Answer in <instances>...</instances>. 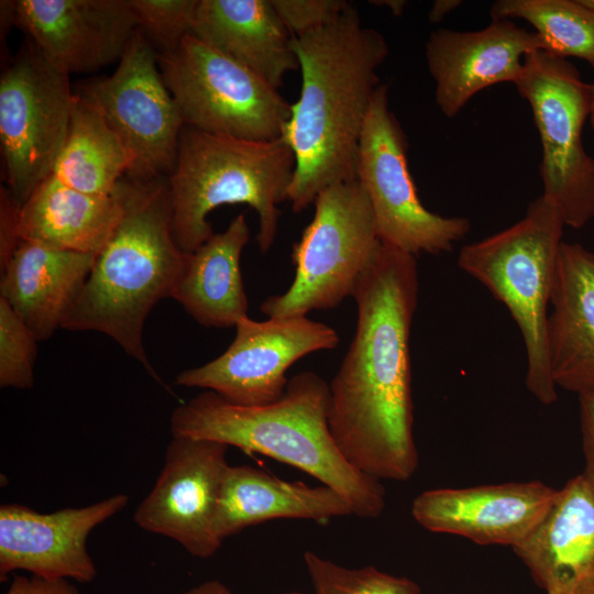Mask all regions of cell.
Returning a JSON list of instances; mask_svg holds the SVG:
<instances>
[{
	"label": "cell",
	"mask_w": 594,
	"mask_h": 594,
	"mask_svg": "<svg viewBox=\"0 0 594 594\" xmlns=\"http://www.w3.org/2000/svg\"><path fill=\"white\" fill-rule=\"evenodd\" d=\"M406 135L381 84L362 132L356 180L366 193L382 243L417 256L450 252L470 231L464 217H444L421 202L407 162Z\"/></svg>",
	"instance_id": "11"
},
{
	"label": "cell",
	"mask_w": 594,
	"mask_h": 594,
	"mask_svg": "<svg viewBox=\"0 0 594 594\" xmlns=\"http://www.w3.org/2000/svg\"><path fill=\"white\" fill-rule=\"evenodd\" d=\"M541 50L546 45L535 31L510 20H493L477 31L436 30L425 55L438 108L451 119L481 90L515 84L526 56Z\"/></svg>",
	"instance_id": "18"
},
{
	"label": "cell",
	"mask_w": 594,
	"mask_h": 594,
	"mask_svg": "<svg viewBox=\"0 0 594 594\" xmlns=\"http://www.w3.org/2000/svg\"><path fill=\"white\" fill-rule=\"evenodd\" d=\"M4 594H80L67 579H45L36 575L13 578Z\"/></svg>",
	"instance_id": "33"
},
{
	"label": "cell",
	"mask_w": 594,
	"mask_h": 594,
	"mask_svg": "<svg viewBox=\"0 0 594 594\" xmlns=\"http://www.w3.org/2000/svg\"><path fill=\"white\" fill-rule=\"evenodd\" d=\"M132 169V158L98 109L75 95L68 133L51 175L76 190L112 195Z\"/></svg>",
	"instance_id": "26"
},
{
	"label": "cell",
	"mask_w": 594,
	"mask_h": 594,
	"mask_svg": "<svg viewBox=\"0 0 594 594\" xmlns=\"http://www.w3.org/2000/svg\"><path fill=\"white\" fill-rule=\"evenodd\" d=\"M591 125L594 130V82L591 84V112L588 118Z\"/></svg>",
	"instance_id": "38"
},
{
	"label": "cell",
	"mask_w": 594,
	"mask_h": 594,
	"mask_svg": "<svg viewBox=\"0 0 594 594\" xmlns=\"http://www.w3.org/2000/svg\"><path fill=\"white\" fill-rule=\"evenodd\" d=\"M96 256L21 239L0 265V297L37 341L47 340L63 327Z\"/></svg>",
	"instance_id": "20"
},
{
	"label": "cell",
	"mask_w": 594,
	"mask_h": 594,
	"mask_svg": "<svg viewBox=\"0 0 594 594\" xmlns=\"http://www.w3.org/2000/svg\"><path fill=\"white\" fill-rule=\"evenodd\" d=\"M490 13L492 20L528 22L546 52L583 59L594 68V11L580 0H498Z\"/></svg>",
	"instance_id": "27"
},
{
	"label": "cell",
	"mask_w": 594,
	"mask_h": 594,
	"mask_svg": "<svg viewBox=\"0 0 594 594\" xmlns=\"http://www.w3.org/2000/svg\"><path fill=\"white\" fill-rule=\"evenodd\" d=\"M75 94L69 74L28 41L0 77V141L4 176L22 206L52 173L66 140Z\"/></svg>",
	"instance_id": "10"
},
{
	"label": "cell",
	"mask_w": 594,
	"mask_h": 594,
	"mask_svg": "<svg viewBox=\"0 0 594 594\" xmlns=\"http://www.w3.org/2000/svg\"><path fill=\"white\" fill-rule=\"evenodd\" d=\"M20 205L8 188L0 190V265L12 254L21 238L19 234Z\"/></svg>",
	"instance_id": "32"
},
{
	"label": "cell",
	"mask_w": 594,
	"mask_h": 594,
	"mask_svg": "<svg viewBox=\"0 0 594 594\" xmlns=\"http://www.w3.org/2000/svg\"><path fill=\"white\" fill-rule=\"evenodd\" d=\"M370 2L374 6L387 8L394 15L403 14L406 7V1L404 0H375Z\"/></svg>",
	"instance_id": "37"
},
{
	"label": "cell",
	"mask_w": 594,
	"mask_h": 594,
	"mask_svg": "<svg viewBox=\"0 0 594 594\" xmlns=\"http://www.w3.org/2000/svg\"><path fill=\"white\" fill-rule=\"evenodd\" d=\"M284 594H304V593H299V592H288V593H284Z\"/></svg>",
	"instance_id": "41"
},
{
	"label": "cell",
	"mask_w": 594,
	"mask_h": 594,
	"mask_svg": "<svg viewBox=\"0 0 594 594\" xmlns=\"http://www.w3.org/2000/svg\"><path fill=\"white\" fill-rule=\"evenodd\" d=\"M184 594H232L230 588L218 580H209L188 590Z\"/></svg>",
	"instance_id": "36"
},
{
	"label": "cell",
	"mask_w": 594,
	"mask_h": 594,
	"mask_svg": "<svg viewBox=\"0 0 594 594\" xmlns=\"http://www.w3.org/2000/svg\"><path fill=\"white\" fill-rule=\"evenodd\" d=\"M548 316L550 370L557 387L594 393V253L561 245Z\"/></svg>",
	"instance_id": "21"
},
{
	"label": "cell",
	"mask_w": 594,
	"mask_h": 594,
	"mask_svg": "<svg viewBox=\"0 0 594 594\" xmlns=\"http://www.w3.org/2000/svg\"><path fill=\"white\" fill-rule=\"evenodd\" d=\"M418 290L416 256L383 243L355 285V332L329 384L338 449L380 481L405 482L419 464L409 346Z\"/></svg>",
	"instance_id": "1"
},
{
	"label": "cell",
	"mask_w": 594,
	"mask_h": 594,
	"mask_svg": "<svg viewBox=\"0 0 594 594\" xmlns=\"http://www.w3.org/2000/svg\"><path fill=\"white\" fill-rule=\"evenodd\" d=\"M513 550L547 594L594 591V486L583 473Z\"/></svg>",
	"instance_id": "19"
},
{
	"label": "cell",
	"mask_w": 594,
	"mask_h": 594,
	"mask_svg": "<svg viewBox=\"0 0 594 594\" xmlns=\"http://www.w3.org/2000/svg\"><path fill=\"white\" fill-rule=\"evenodd\" d=\"M560 594H594V591L569 592V593H560Z\"/></svg>",
	"instance_id": "40"
},
{
	"label": "cell",
	"mask_w": 594,
	"mask_h": 594,
	"mask_svg": "<svg viewBox=\"0 0 594 594\" xmlns=\"http://www.w3.org/2000/svg\"><path fill=\"white\" fill-rule=\"evenodd\" d=\"M190 34L276 89L299 69L294 36L271 0H197Z\"/></svg>",
	"instance_id": "22"
},
{
	"label": "cell",
	"mask_w": 594,
	"mask_h": 594,
	"mask_svg": "<svg viewBox=\"0 0 594 594\" xmlns=\"http://www.w3.org/2000/svg\"><path fill=\"white\" fill-rule=\"evenodd\" d=\"M129 503L122 493L82 507L43 514L20 504L0 506V580L15 571L89 583L97 568L87 549L90 532Z\"/></svg>",
	"instance_id": "16"
},
{
	"label": "cell",
	"mask_w": 594,
	"mask_h": 594,
	"mask_svg": "<svg viewBox=\"0 0 594 594\" xmlns=\"http://www.w3.org/2000/svg\"><path fill=\"white\" fill-rule=\"evenodd\" d=\"M102 114L132 158L128 177L164 178L172 172L185 127L164 84L157 52L138 29L114 72L80 92Z\"/></svg>",
	"instance_id": "12"
},
{
	"label": "cell",
	"mask_w": 594,
	"mask_h": 594,
	"mask_svg": "<svg viewBox=\"0 0 594 594\" xmlns=\"http://www.w3.org/2000/svg\"><path fill=\"white\" fill-rule=\"evenodd\" d=\"M582 4L594 11V0H580Z\"/></svg>",
	"instance_id": "39"
},
{
	"label": "cell",
	"mask_w": 594,
	"mask_h": 594,
	"mask_svg": "<svg viewBox=\"0 0 594 594\" xmlns=\"http://www.w3.org/2000/svg\"><path fill=\"white\" fill-rule=\"evenodd\" d=\"M295 156L283 140L249 141L184 127L175 165L166 177L172 228L177 245L191 253L212 234L209 213L223 205L245 204L258 217L257 245L275 242L278 205L287 200Z\"/></svg>",
	"instance_id": "5"
},
{
	"label": "cell",
	"mask_w": 594,
	"mask_h": 594,
	"mask_svg": "<svg viewBox=\"0 0 594 594\" xmlns=\"http://www.w3.org/2000/svg\"><path fill=\"white\" fill-rule=\"evenodd\" d=\"M565 223L544 196L534 199L509 228L464 245L459 267L503 302L518 326L527 358L526 387L544 405L553 404L548 351V305Z\"/></svg>",
	"instance_id": "6"
},
{
	"label": "cell",
	"mask_w": 594,
	"mask_h": 594,
	"mask_svg": "<svg viewBox=\"0 0 594 594\" xmlns=\"http://www.w3.org/2000/svg\"><path fill=\"white\" fill-rule=\"evenodd\" d=\"M122 212L118 187L110 196L91 195L50 175L20 206L19 234L24 240L97 255Z\"/></svg>",
	"instance_id": "24"
},
{
	"label": "cell",
	"mask_w": 594,
	"mask_h": 594,
	"mask_svg": "<svg viewBox=\"0 0 594 594\" xmlns=\"http://www.w3.org/2000/svg\"><path fill=\"white\" fill-rule=\"evenodd\" d=\"M293 45L301 88L282 139L296 162L287 200L300 212L323 189L356 180L360 141L388 45L351 3L333 22L295 36Z\"/></svg>",
	"instance_id": "2"
},
{
	"label": "cell",
	"mask_w": 594,
	"mask_h": 594,
	"mask_svg": "<svg viewBox=\"0 0 594 594\" xmlns=\"http://www.w3.org/2000/svg\"><path fill=\"white\" fill-rule=\"evenodd\" d=\"M249 238L245 216L240 213L223 232L189 253L172 298L198 323L229 328L248 316L240 258Z\"/></svg>",
	"instance_id": "25"
},
{
	"label": "cell",
	"mask_w": 594,
	"mask_h": 594,
	"mask_svg": "<svg viewBox=\"0 0 594 594\" xmlns=\"http://www.w3.org/2000/svg\"><path fill=\"white\" fill-rule=\"evenodd\" d=\"M518 94L528 101L539 133L543 193L565 227L580 229L594 218V157L582 131L591 112V84L565 58L546 51L526 56Z\"/></svg>",
	"instance_id": "9"
},
{
	"label": "cell",
	"mask_w": 594,
	"mask_h": 594,
	"mask_svg": "<svg viewBox=\"0 0 594 594\" xmlns=\"http://www.w3.org/2000/svg\"><path fill=\"white\" fill-rule=\"evenodd\" d=\"M314 206V218L293 248V283L260 306L268 318L305 317L337 307L352 296L383 245L370 199L358 180L323 189Z\"/></svg>",
	"instance_id": "7"
},
{
	"label": "cell",
	"mask_w": 594,
	"mask_h": 594,
	"mask_svg": "<svg viewBox=\"0 0 594 594\" xmlns=\"http://www.w3.org/2000/svg\"><path fill=\"white\" fill-rule=\"evenodd\" d=\"M329 384L311 371L294 375L283 396L239 406L206 391L174 409L172 437L212 440L297 468L341 494L352 515L374 519L386 505L381 481L352 466L329 429Z\"/></svg>",
	"instance_id": "3"
},
{
	"label": "cell",
	"mask_w": 594,
	"mask_h": 594,
	"mask_svg": "<svg viewBox=\"0 0 594 594\" xmlns=\"http://www.w3.org/2000/svg\"><path fill=\"white\" fill-rule=\"evenodd\" d=\"M557 493L540 481L435 488L416 496L411 515L429 531L514 549L542 520Z\"/></svg>",
	"instance_id": "17"
},
{
	"label": "cell",
	"mask_w": 594,
	"mask_h": 594,
	"mask_svg": "<svg viewBox=\"0 0 594 594\" xmlns=\"http://www.w3.org/2000/svg\"><path fill=\"white\" fill-rule=\"evenodd\" d=\"M221 442L172 437L162 471L133 514L143 530L167 537L197 558L213 556L222 544L216 515L229 468Z\"/></svg>",
	"instance_id": "14"
},
{
	"label": "cell",
	"mask_w": 594,
	"mask_h": 594,
	"mask_svg": "<svg viewBox=\"0 0 594 594\" xmlns=\"http://www.w3.org/2000/svg\"><path fill=\"white\" fill-rule=\"evenodd\" d=\"M290 34L299 36L333 22L346 9L345 0H271Z\"/></svg>",
	"instance_id": "31"
},
{
	"label": "cell",
	"mask_w": 594,
	"mask_h": 594,
	"mask_svg": "<svg viewBox=\"0 0 594 594\" xmlns=\"http://www.w3.org/2000/svg\"><path fill=\"white\" fill-rule=\"evenodd\" d=\"M337 331L305 317L242 318L227 350L210 362L185 370L176 384L218 394L239 406H264L278 400L289 380L287 370L301 358L333 350Z\"/></svg>",
	"instance_id": "13"
},
{
	"label": "cell",
	"mask_w": 594,
	"mask_h": 594,
	"mask_svg": "<svg viewBox=\"0 0 594 594\" xmlns=\"http://www.w3.org/2000/svg\"><path fill=\"white\" fill-rule=\"evenodd\" d=\"M0 7L1 26L21 29L67 74L119 63L138 31L129 0H15Z\"/></svg>",
	"instance_id": "15"
},
{
	"label": "cell",
	"mask_w": 594,
	"mask_h": 594,
	"mask_svg": "<svg viewBox=\"0 0 594 594\" xmlns=\"http://www.w3.org/2000/svg\"><path fill=\"white\" fill-rule=\"evenodd\" d=\"M138 29L158 47L174 48L190 34L197 0H129Z\"/></svg>",
	"instance_id": "30"
},
{
	"label": "cell",
	"mask_w": 594,
	"mask_h": 594,
	"mask_svg": "<svg viewBox=\"0 0 594 594\" xmlns=\"http://www.w3.org/2000/svg\"><path fill=\"white\" fill-rule=\"evenodd\" d=\"M157 61L185 127L249 141L282 139L292 105L248 67L191 34Z\"/></svg>",
	"instance_id": "8"
},
{
	"label": "cell",
	"mask_w": 594,
	"mask_h": 594,
	"mask_svg": "<svg viewBox=\"0 0 594 594\" xmlns=\"http://www.w3.org/2000/svg\"><path fill=\"white\" fill-rule=\"evenodd\" d=\"M580 427L585 460L582 472L594 486V393L579 396Z\"/></svg>",
	"instance_id": "34"
},
{
	"label": "cell",
	"mask_w": 594,
	"mask_h": 594,
	"mask_svg": "<svg viewBox=\"0 0 594 594\" xmlns=\"http://www.w3.org/2000/svg\"><path fill=\"white\" fill-rule=\"evenodd\" d=\"M315 594H420L410 579L380 571L374 566L350 569L312 551L304 552Z\"/></svg>",
	"instance_id": "28"
},
{
	"label": "cell",
	"mask_w": 594,
	"mask_h": 594,
	"mask_svg": "<svg viewBox=\"0 0 594 594\" xmlns=\"http://www.w3.org/2000/svg\"><path fill=\"white\" fill-rule=\"evenodd\" d=\"M352 515L348 501L327 485L309 486L280 480L250 465H229L222 483L216 534L226 538L273 519L327 522Z\"/></svg>",
	"instance_id": "23"
},
{
	"label": "cell",
	"mask_w": 594,
	"mask_h": 594,
	"mask_svg": "<svg viewBox=\"0 0 594 594\" xmlns=\"http://www.w3.org/2000/svg\"><path fill=\"white\" fill-rule=\"evenodd\" d=\"M118 191L121 220L97 254L62 328L107 334L162 383L143 345L144 322L160 300L172 297L189 253L173 234L166 177L127 176Z\"/></svg>",
	"instance_id": "4"
},
{
	"label": "cell",
	"mask_w": 594,
	"mask_h": 594,
	"mask_svg": "<svg viewBox=\"0 0 594 594\" xmlns=\"http://www.w3.org/2000/svg\"><path fill=\"white\" fill-rule=\"evenodd\" d=\"M462 4L460 0H436L429 11L428 19L431 23H440L449 13Z\"/></svg>",
	"instance_id": "35"
},
{
	"label": "cell",
	"mask_w": 594,
	"mask_h": 594,
	"mask_svg": "<svg viewBox=\"0 0 594 594\" xmlns=\"http://www.w3.org/2000/svg\"><path fill=\"white\" fill-rule=\"evenodd\" d=\"M36 338L0 297V386L30 388L34 382Z\"/></svg>",
	"instance_id": "29"
}]
</instances>
